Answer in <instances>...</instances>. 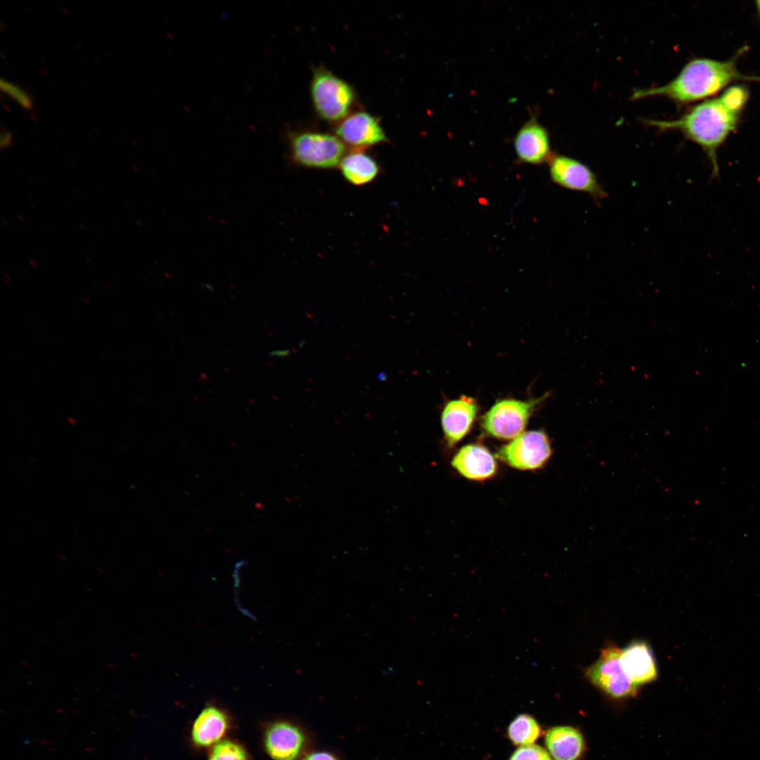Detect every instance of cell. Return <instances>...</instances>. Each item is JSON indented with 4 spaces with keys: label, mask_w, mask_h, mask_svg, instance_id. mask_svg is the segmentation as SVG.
Returning a JSON list of instances; mask_svg holds the SVG:
<instances>
[{
    "label": "cell",
    "mask_w": 760,
    "mask_h": 760,
    "mask_svg": "<svg viewBox=\"0 0 760 760\" xmlns=\"http://www.w3.org/2000/svg\"><path fill=\"white\" fill-rule=\"evenodd\" d=\"M548 163L551 179L557 185L586 193L597 201L607 197L596 175L583 163L564 155H553Z\"/></svg>",
    "instance_id": "cell-8"
},
{
    "label": "cell",
    "mask_w": 760,
    "mask_h": 760,
    "mask_svg": "<svg viewBox=\"0 0 760 760\" xmlns=\"http://www.w3.org/2000/svg\"><path fill=\"white\" fill-rule=\"evenodd\" d=\"M289 353V350H272V352L270 353V355L272 356V357H283V356L288 355Z\"/></svg>",
    "instance_id": "cell-25"
},
{
    "label": "cell",
    "mask_w": 760,
    "mask_h": 760,
    "mask_svg": "<svg viewBox=\"0 0 760 760\" xmlns=\"http://www.w3.org/2000/svg\"><path fill=\"white\" fill-rule=\"evenodd\" d=\"M545 743L554 760H578L585 750L582 734L576 728L567 726L550 728Z\"/></svg>",
    "instance_id": "cell-15"
},
{
    "label": "cell",
    "mask_w": 760,
    "mask_h": 760,
    "mask_svg": "<svg viewBox=\"0 0 760 760\" xmlns=\"http://www.w3.org/2000/svg\"><path fill=\"white\" fill-rule=\"evenodd\" d=\"M748 97L747 90L742 86H733L727 89L720 96L729 108L740 112Z\"/></svg>",
    "instance_id": "cell-21"
},
{
    "label": "cell",
    "mask_w": 760,
    "mask_h": 760,
    "mask_svg": "<svg viewBox=\"0 0 760 760\" xmlns=\"http://www.w3.org/2000/svg\"><path fill=\"white\" fill-rule=\"evenodd\" d=\"M339 167L344 179L355 186L370 183L376 178L380 170L376 161L360 149L345 155Z\"/></svg>",
    "instance_id": "cell-17"
},
{
    "label": "cell",
    "mask_w": 760,
    "mask_h": 760,
    "mask_svg": "<svg viewBox=\"0 0 760 760\" xmlns=\"http://www.w3.org/2000/svg\"><path fill=\"white\" fill-rule=\"evenodd\" d=\"M514 148L518 159L530 165L548 163L553 156L548 132L535 118L528 120L519 129L514 139Z\"/></svg>",
    "instance_id": "cell-10"
},
{
    "label": "cell",
    "mask_w": 760,
    "mask_h": 760,
    "mask_svg": "<svg viewBox=\"0 0 760 760\" xmlns=\"http://www.w3.org/2000/svg\"><path fill=\"white\" fill-rule=\"evenodd\" d=\"M509 760H553L549 753L542 747L530 745L519 747Z\"/></svg>",
    "instance_id": "cell-22"
},
{
    "label": "cell",
    "mask_w": 760,
    "mask_h": 760,
    "mask_svg": "<svg viewBox=\"0 0 760 760\" xmlns=\"http://www.w3.org/2000/svg\"><path fill=\"white\" fill-rule=\"evenodd\" d=\"M621 653L619 647L608 646L585 671V676L593 685L615 699L632 697L638 688L623 668Z\"/></svg>",
    "instance_id": "cell-6"
},
{
    "label": "cell",
    "mask_w": 760,
    "mask_h": 760,
    "mask_svg": "<svg viewBox=\"0 0 760 760\" xmlns=\"http://www.w3.org/2000/svg\"><path fill=\"white\" fill-rule=\"evenodd\" d=\"M227 728L224 713L215 707H208L201 711L193 724L192 740L200 747L210 746L220 740Z\"/></svg>",
    "instance_id": "cell-16"
},
{
    "label": "cell",
    "mask_w": 760,
    "mask_h": 760,
    "mask_svg": "<svg viewBox=\"0 0 760 760\" xmlns=\"http://www.w3.org/2000/svg\"><path fill=\"white\" fill-rule=\"evenodd\" d=\"M552 454L551 443L543 431L522 433L500 448L496 457L511 467L520 470L541 468Z\"/></svg>",
    "instance_id": "cell-7"
},
{
    "label": "cell",
    "mask_w": 760,
    "mask_h": 760,
    "mask_svg": "<svg viewBox=\"0 0 760 760\" xmlns=\"http://www.w3.org/2000/svg\"><path fill=\"white\" fill-rule=\"evenodd\" d=\"M540 735V728L536 720L529 714L517 716L507 728V737L513 745H533Z\"/></svg>",
    "instance_id": "cell-18"
},
{
    "label": "cell",
    "mask_w": 760,
    "mask_h": 760,
    "mask_svg": "<svg viewBox=\"0 0 760 760\" xmlns=\"http://www.w3.org/2000/svg\"><path fill=\"white\" fill-rule=\"evenodd\" d=\"M0 86L1 91L18 102L23 108L27 110H30L33 108V99L20 86L4 80L3 78L1 79Z\"/></svg>",
    "instance_id": "cell-20"
},
{
    "label": "cell",
    "mask_w": 760,
    "mask_h": 760,
    "mask_svg": "<svg viewBox=\"0 0 760 760\" xmlns=\"http://www.w3.org/2000/svg\"><path fill=\"white\" fill-rule=\"evenodd\" d=\"M547 396V394L526 400H499L482 417L481 428L495 438L514 439L522 433L536 408Z\"/></svg>",
    "instance_id": "cell-5"
},
{
    "label": "cell",
    "mask_w": 760,
    "mask_h": 760,
    "mask_svg": "<svg viewBox=\"0 0 760 760\" xmlns=\"http://www.w3.org/2000/svg\"><path fill=\"white\" fill-rule=\"evenodd\" d=\"M288 137L291 158L298 165L331 169L339 165L345 156V144L337 136L303 131L290 132Z\"/></svg>",
    "instance_id": "cell-3"
},
{
    "label": "cell",
    "mask_w": 760,
    "mask_h": 760,
    "mask_svg": "<svg viewBox=\"0 0 760 760\" xmlns=\"http://www.w3.org/2000/svg\"><path fill=\"white\" fill-rule=\"evenodd\" d=\"M757 6L760 11V1H757Z\"/></svg>",
    "instance_id": "cell-26"
},
{
    "label": "cell",
    "mask_w": 760,
    "mask_h": 760,
    "mask_svg": "<svg viewBox=\"0 0 760 760\" xmlns=\"http://www.w3.org/2000/svg\"><path fill=\"white\" fill-rule=\"evenodd\" d=\"M479 405L471 397L462 395L444 405L441 422L447 444L452 447L471 430L476 418Z\"/></svg>",
    "instance_id": "cell-9"
},
{
    "label": "cell",
    "mask_w": 760,
    "mask_h": 760,
    "mask_svg": "<svg viewBox=\"0 0 760 760\" xmlns=\"http://www.w3.org/2000/svg\"><path fill=\"white\" fill-rule=\"evenodd\" d=\"M736 57L718 61L697 58L687 63L668 83L635 90L631 100L662 96L678 103H688L711 96L735 80H750L737 68Z\"/></svg>",
    "instance_id": "cell-1"
},
{
    "label": "cell",
    "mask_w": 760,
    "mask_h": 760,
    "mask_svg": "<svg viewBox=\"0 0 760 760\" xmlns=\"http://www.w3.org/2000/svg\"><path fill=\"white\" fill-rule=\"evenodd\" d=\"M0 146L1 149L6 148L11 145L12 134L9 131H1L0 138Z\"/></svg>",
    "instance_id": "cell-24"
},
{
    "label": "cell",
    "mask_w": 760,
    "mask_h": 760,
    "mask_svg": "<svg viewBox=\"0 0 760 760\" xmlns=\"http://www.w3.org/2000/svg\"><path fill=\"white\" fill-rule=\"evenodd\" d=\"M451 465L464 477L476 481L490 479L497 471L494 457L488 448L479 443L462 447L452 459Z\"/></svg>",
    "instance_id": "cell-13"
},
{
    "label": "cell",
    "mask_w": 760,
    "mask_h": 760,
    "mask_svg": "<svg viewBox=\"0 0 760 760\" xmlns=\"http://www.w3.org/2000/svg\"><path fill=\"white\" fill-rule=\"evenodd\" d=\"M301 760H338L332 754L327 752H314L306 754Z\"/></svg>",
    "instance_id": "cell-23"
},
{
    "label": "cell",
    "mask_w": 760,
    "mask_h": 760,
    "mask_svg": "<svg viewBox=\"0 0 760 760\" xmlns=\"http://www.w3.org/2000/svg\"><path fill=\"white\" fill-rule=\"evenodd\" d=\"M208 760H247L244 749L237 743L222 740L215 744Z\"/></svg>",
    "instance_id": "cell-19"
},
{
    "label": "cell",
    "mask_w": 760,
    "mask_h": 760,
    "mask_svg": "<svg viewBox=\"0 0 760 760\" xmlns=\"http://www.w3.org/2000/svg\"><path fill=\"white\" fill-rule=\"evenodd\" d=\"M740 112L726 106L719 98L702 102L676 120H645V123L660 131L676 130L699 145L711 160L713 173L718 175L716 151L735 128Z\"/></svg>",
    "instance_id": "cell-2"
},
{
    "label": "cell",
    "mask_w": 760,
    "mask_h": 760,
    "mask_svg": "<svg viewBox=\"0 0 760 760\" xmlns=\"http://www.w3.org/2000/svg\"><path fill=\"white\" fill-rule=\"evenodd\" d=\"M337 137L357 149L387 140L376 118L366 112H357L344 118L336 129Z\"/></svg>",
    "instance_id": "cell-11"
},
{
    "label": "cell",
    "mask_w": 760,
    "mask_h": 760,
    "mask_svg": "<svg viewBox=\"0 0 760 760\" xmlns=\"http://www.w3.org/2000/svg\"><path fill=\"white\" fill-rule=\"evenodd\" d=\"M305 745L303 732L289 722L274 723L265 734V749L273 760H297Z\"/></svg>",
    "instance_id": "cell-12"
},
{
    "label": "cell",
    "mask_w": 760,
    "mask_h": 760,
    "mask_svg": "<svg viewBox=\"0 0 760 760\" xmlns=\"http://www.w3.org/2000/svg\"><path fill=\"white\" fill-rule=\"evenodd\" d=\"M621 660L626 673L638 687L657 678L658 669L652 650L645 641H633L621 650Z\"/></svg>",
    "instance_id": "cell-14"
},
{
    "label": "cell",
    "mask_w": 760,
    "mask_h": 760,
    "mask_svg": "<svg viewBox=\"0 0 760 760\" xmlns=\"http://www.w3.org/2000/svg\"><path fill=\"white\" fill-rule=\"evenodd\" d=\"M310 93L317 113L330 122L346 118L355 101L352 87L324 68L314 71Z\"/></svg>",
    "instance_id": "cell-4"
}]
</instances>
